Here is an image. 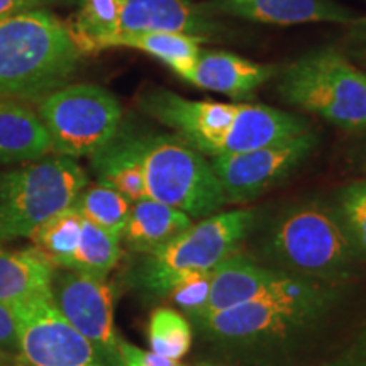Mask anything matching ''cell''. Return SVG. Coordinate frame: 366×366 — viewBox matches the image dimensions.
<instances>
[{"mask_svg": "<svg viewBox=\"0 0 366 366\" xmlns=\"http://www.w3.org/2000/svg\"><path fill=\"white\" fill-rule=\"evenodd\" d=\"M121 237L84 219L81 236L66 269L95 277H107L122 258Z\"/></svg>", "mask_w": 366, "mask_h": 366, "instance_id": "cell-25", "label": "cell"}, {"mask_svg": "<svg viewBox=\"0 0 366 366\" xmlns=\"http://www.w3.org/2000/svg\"><path fill=\"white\" fill-rule=\"evenodd\" d=\"M119 0H80L70 29L81 54L100 53L109 39L119 33Z\"/></svg>", "mask_w": 366, "mask_h": 366, "instance_id": "cell-23", "label": "cell"}, {"mask_svg": "<svg viewBox=\"0 0 366 366\" xmlns=\"http://www.w3.org/2000/svg\"><path fill=\"white\" fill-rule=\"evenodd\" d=\"M309 129V122L297 114L267 105L237 104L234 119L219 146L217 157L264 148Z\"/></svg>", "mask_w": 366, "mask_h": 366, "instance_id": "cell-17", "label": "cell"}, {"mask_svg": "<svg viewBox=\"0 0 366 366\" xmlns=\"http://www.w3.org/2000/svg\"><path fill=\"white\" fill-rule=\"evenodd\" d=\"M197 366H222V365H212V363H204V365H197Z\"/></svg>", "mask_w": 366, "mask_h": 366, "instance_id": "cell-34", "label": "cell"}, {"mask_svg": "<svg viewBox=\"0 0 366 366\" xmlns=\"http://www.w3.org/2000/svg\"><path fill=\"white\" fill-rule=\"evenodd\" d=\"M214 272V269H212ZM212 272H194L183 274L173 283L167 297L172 299L180 307V312L192 319L194 315L202 312L207 304L210 285H212Z\"/></svg>", "mask_w": 366, "mask_h": 366, "instance_id": "cell-29", "label": "cell"}, {"mask_svg": "<svg viewBox=\"0 0 366 366\" xmlns=\"http://www.w3.org/2000/svg\"><path fill=\"white\" fill-rule=\"evenodd\" d=\"M256 209H234L200 219L175 239L144 254L137 268V285L149 295L167 297L183 274L212 272L222 262L239 253L256 222Z\"/></svg>", "mask_w": 366, "mask_h": 366, "instance_id": "cell-6", "label": "cell"}, {"mask_svg": "<svg viewBox=\"0 0 366 366\" xmlns=\"http://www.w3.org/2000/svg\"><path fill=\"white\" fill-rule=\"evenodd\" d=\"M132 202L117 190L104 183H89L76 199L73 207L80 216L104 231L121 237L124 231L127 217H129Z\"/></svg>", "mask_w": 366, "mask_h": 366, "instance_id": "cell-26", "label": "cell"}, {"mask_svg": "<svg viewBox=\"0 0 366 366\" xmlns=\"http://www.w3.org/2000/svg\"><path fill=\"white\" fill-rule=\"evenodd\" d=\"M351 241L366 258V178L341 187L332 204Z\"/></svg>", "mask_w": 366, "mask_h": 366, "instance_id": "cell-28", "label": "cell"}, {"mask_svg": "<svg viewBox=\"0 0 366 366\" xmlns=\"http://www.w3.org/2000/svg\"><path fill=\"white\" fill-rule=\"evenodd\" d=\"M119 33H172L217 41L224 27L190 0H119Z\"/></svg>", "mask_w": 366, "mask_h": 366, "instance_id": "cell-14", "label": "cell"}, {"mask_svg": "<svg viewBox=\"0 0 366 366\" xmlns=\"http://www.w3.org/2000/svg\"><path fill=\"white\" fill-rule=\"evenodd\" d=\"M141 111L170 127L192 148L216 158L224 136L234 119L237 104L183 99L170 90L151 89L139 97Z\"/></svg>", "mask_w": 366, "mask_h": 366, "instance_id": "cell-12", "label": "cell"}, {"mask_svg": "<svg viewBox=\"0 0 366 366\" xmlns=\"http://www.w3.org/2000/svg\"><path fill=\"white\" fill-rule=\"evenodd\" d=\"M34 104L53 153L61 157H92L111 143L122 122L119 100L99 85H65Z\"/></svg>", "mask_w": 366, "mask_h": 366, "instance_id": "cell-8", "label": "cell"}, {"mask_svg": "<svg viewBox=\"0 0 366 366\" xmlns=\"http://www.w3.org/2000/svg\"><path fill=\"white\" fill-rule=\"evenodd\" d=\"M0 353L19 360V329H17V317L12 305L4 304V302H0Z\"/></svg>", "mask_w": 366, "mask_h": 366, "instance_id": "cell-30", "label": "cell"}, {"mask_svg": "<svg viewBox=\"0 0 366 366\" xmlns=\"http://www.w3.org/2000/svg\"><path fill=\"white\" fill-rule=\"evenodd\" d=\"M89 177L75 158L44 157L0 175V241L31 237L75 205Z\"/></svg>", "mask_w": 366, "mask_h": 366, "instance_id": "cell-5", "label": "cell"}, {"mask_svg": "<svg viewBox=\"0 0 366 366\" xmlns=\"http://www.w3.org/2000/svg\"><path fill=\"white\" fill-rule=\"evenodd\" d=\"M51 299L59 314L97 350L105 366H121V337L114 320L116 294L107 277L54 268Z\"/></svg>", "mask_w": 366, "mask_h": 366, "instance_id": "cell-9", "label": "cell"}, {"mask_svg": "<svg viewBox=\"0 0 366 366\" xmlns=\"http://www.w3.org/2000/svg\"><path fill=\"white\" fill-rule=\"evenodd\" d=\"M149 351L172 361H182L194 345L190 319L180 310L158 307L148 320Z\"/></svg>", "mask_w": 366, "mask_h": 366, "instance_id": "cell-27", "label": "cell"}, {"mask_svg": "<svg viewBox=\"0 0 366 366\" xmlns=\"http://www.w3.org/2000/svg\"><path fill=\"white\" fill-rule=\"evenodd\" d=\"M194 224V219L170 205L143 199L131 205L121 241L131 251L149 254L175 239Z\"/></svg>", "mask_w": 366, "mask_h": 366, "instance_id": "cell-19", "label": "cell"}, {"mask_svg": "<svg viewBox=\"0 0 366 366\" xmlns=\"http://www.w3.org/2000/svg\"><path fill=\"white\" fill-rule=\"evenodd\" d=\"M119 356H121V366H185L182 361L167 360L124 340H121V345H119Z\"/></svg>", "mask_w": 366, "mask_h": 366, "instance_id": "cell-31", "label": "cell"}, {"mask_svg": "<svg viewBox=\"0 0 366 366\" xmlns=\"http://www.w3.org/2000/svg\"><path fill=\"white\" fill-rule=\"evenodd\" d=\"M200 7L210 16H231L274 26L360 22L350 9L342 7L334 0H210L200 4Z\"/></svg>", "mask_w": 366, "mask_h": 366, "instance_id": "cell-15", "label": "cell"}, {"mask_svg": "<svg viewBox=\"0 0 366 366\" xmlns=\"http://www.w3.org/2000/svg\"><path fill=\"white\" fill-rule=\"evenodd\" d=\"M320 287H324V283L263 267L236 253L214 269L207 304L202 312L192 319L267 297L309 294Z\"/></svg>", "mask_w": 366, "mask_h": 366, "instance_id": "cell-13", "label": "cell"}, {"mask_svg": "<svg viewBox=\"0 0 366 366\" xmlns=\"http://www.w3.org/2000/svg\"><path fill=\"white\" fill-rule=\"evenodd\" d=\"M21 366H105L92 342L59 314L51 295L12 305Z\"/></svg>", "mask_w": 366, "mask_h": 366, "instance_id": "cell-10", "label": "cell"}, {"mask_svg": "<svg viewBox=\"0 0 366 366\" xmlns=\"http://www.w3.org/2000/svg\"><path fill=\"white\" fill-rule=\"evenodd\" d=\"M61 2H65V0H0V17L36 11V9H43L46 6Z\"/></svg>", "mask_w": 366, "mask_h": 366, "instance_id": "cell-33", "label": "cell"}, {"mask_svg": "<svg viewBox=\"0 0 366 366\" xmlns=\"http://www.w3.org/2000/svg\"><path fill=\"white\" fill-rule=\"evenodd\" d=\"M337 300L336 287L302 295L267 297L190 319L205 340L231 350L274 346L319 324Z\"/></svg>", "mask_w": 366, "mask_h": 366, "instance_id": "cell-3", "label": "cell"}, {"mask_svg": "<svg viewBox=\"0 0 366 366\" xmlns=\"http://www.w3.org/2000/svg\"><path fill=\"white\" fill-rule=\"evenodd\" d=\"M81 227L84 217L75 207H70L41 224L29 239L33 241V248L38 249L54 268L66 269L79 246Z\"/></svg>", "mask_w": 366, "mask_h": 366, "instance_id": "cell-24", "label": "cell"}, {"mask_svg": "<svg viewBox=\"0 0 366 366\" xmlns=\"http://www.w3.org/2000/svg\"><path fill=\"white\" fill-rule=\"evenodd\" d=\"M263 254L272 268L331 287L355 277L363 258L332 204L322 200L283 210L264 236Z\"/></svg>", "mask_w": 366, "mask_h": 366, "instance_id": "cell-1", "label": "cell"}, {"mask_svg": "<svg viewBox=\"0 0 366 366\" xmlns=\"http://www.w3.org/2000/svg\"><path fill=\"white\" fill-rule=\"evenodd\" d=\"M320 366H366V322L341 353Z\"/></svg>", "mask_w": 366, "mask_h": 366, "instance_id": "cell-32", "label": "cell"}, {"mask_svg": "<svg viewBox=\"0 0 366 366\" xmlns=\"http://www.w3.org/2000/svg\"><path fill=\"white\" fill-rule=\"evenodd\" d=\"M287 104L345 131L366 129V73L334 48L300 56L278 76Z\"/></svg>", "mask_w": 366, "mask_h": 366, "instance_id": "cell-4", "label": "cell"}, {"mask_svg": "<svg viewBox=\"0 0 366 366\" xmlns=\"http://www.w3.org/2000/svg\"><path fill=\"white\" fill-rule=\"evenodd\" d=\"M54 267L36 248L9 249L0 246V302L22 304L51 295Z\"/></svg>", "mask_w": 366, "mask_h": 366, "instance_id": "cell-20", "label": "cell"}, {"mask_svg": "<svg viewBox=\"0 0 366 366\" xmlns=\"http://www.w3.org/2000/svg\"><path fill=\"white\" fill-rule=\"evenodd\" d=\"M53 153L38 112L19 99L0 95V163L36 162Z\"/></svg>", "mask_w": 366, "mask_h": 366, "instance_id": "cell-18", "label": "cell"}, {"mask_svg": "<svg viewBox=\"0 0 366 366\" xmlns=\"http://www.w3.org/2000/svg\"><path fill=\"white\" fill-rule=\"evenodd\" d=\"M148 199L175 207L192 219L221 212V182L205 154L177 134L139 137Z\"/></svg>", "mask_w": 366, "mask_h": 366, "instance_id": "cell-7", "label": "cell"}, {"mask_svg": "<svg viewBox=\"0 0 366 366\" xmlns=\"http://www.w3.org/2000/svg\"><path fill=\"white\" fill-rule=\"evenodd\" d=\"M205 41L172 33H121L105 43L104 49L129 48L154 56L183 80L194 68Z\"/></svg>", "mask_w": 366, "mask_h": 366, "instance_id": "cell-22", "label": "cell"}, {"mask_svg": "<svg viewBox=\"0 0 366 366\" xmlns=\"http://www.w3.org/2000/svg\"><path fill=\"white\" fill-rule=\"evenodd\" d=\"M312 129L239 154L210 158L226 204H248L299 168L317 146Z\"/></svg>", "mask_w": 366, "mask_h": 366, "instance_id": "cell-11", "label": "cell"}, {"mask_svg": "<svg viewBox=\"0 0 366 366\" xmlns=\"http://www.w3.org/2000/svg\"><path fill=\"white\" fill-rule=\"evenodd\" d=\"M277 75L278 70L273 65L249 61L234 53L202 48L183 81L231 99H249L259 86Z\"/></svg>", "mask_w": 366, "mask_h": 366, "instance_id": "cell-16", "label": "cell"}, {"mask_svg": "<svg viewBox=\"0 0 366 366\" xmlns=\"http://www.w3.org/2000/svg\"><path fill=\"white\" fill-rule=\"evenodd\" d=\"M80 59L68 26L51 12L0 17V95L36 102L68 85Z\"/></svg>", "mask_w": 366, "mask_h": 366, "instance_id": "cell-2", "label": "cell"}, {"mask_svg": "<svg viewBox=\"0 0 366 366\" xmlns=\"http://www.w3.org/2000/svg\"><path fill=\"white\" fill-rule=\"evenodd\" d=\"M90 158L92 168L100 183L117 190L132 204L148 199L143 163H141L139 137L121 136L117 132L111 143L92 154Z\"/></svg>", "mask_w": 366, "mask_h": 366, "instance_id": "cell-21", "label": "cell"}]
</instances>
